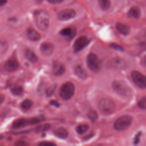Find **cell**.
I'll return each instance as SVG.
<instances>
[{
	"instance_id": "cell-8",
	"label": "cell",
	"mask_w": 146,
	"mask_h": 146,
	"mask_svg": "<svg viewBox=\"0 0 146 146\" xmlns=\"http://www.w3.org/2000/svg\"><path fill=\"white\" fill-rule=\"evenodd\" d=\"M76 12L74 9H67L60 11L58 15V18L60 21H67L75 17Z\"/></svg>"
},
{
	"instance_id": "cell-24",
	"label": "cell",
	"mask_w": 146,
	"mask_h": 146,
	"mask_svg": "<svg viewBox=\"0 0 146 146\" xmlns=\"http://www.w3.org/2000/svg\"><path fill=\"white\" fill-rule=\"evenodd\" d=\"M88 128H89V127L87 124H80L76 127V131L77 133H78L79 134H83L88 131Z\"/></svg>"
},
{
	"instance_id": "cell-33",
	"label": "cell",
	"mask_w": 146,
	"mask_h": 146,
	"mask_svg": "<svg viewBox=\"0 0 146 146\" xmlns=\"http://www.w3.org/2000/svg\"><path fill=\"white\" fill-rule=\"evenodd\" d=\"M110 47L112 48L115 49V50H117V51H123V47L121 46H120V45H119L117 44H116V43H112V44H111Z\"/></svg>"
},
{
	"instance_id": "cell-17",
	"label": "cell",
	"mask_w": 146,
	"mask_h": 146,
	"mask_svg": "<svg viewBox=\"0 0 146 146\" xmlns=\"http://www.w3.org/2000/svg\"><path fill=\"white\" fill-rule=\"evenodd\" d=\"M26 58L31 63H35L38 60V57L33 51L30 49H26L25 51Z\"/></svg>"
},
{
	"instance_id": "cell-6",
	"label": "cell",
	"mask_w": 146,
	"mask_h": 146,
	"mask_svg": "<svg viewBox=\"0 0 146 146\" xmlns=\"http://www.w3.org/2000/svg\"><path fill=\"white\" fill-rule=\"evenodd\" d=\"M87 64L92 71L98 72L100 69V62L98 56L94 53H90L88 55Z\"/></svg>"
},
{
	"instance_id": "cell-35",
	"label": "cell",
	"mask_w": 146,
	"mask_h": 146,
	"mask_svg": "<svg viewBox=\"0 0 146 146\" xmlns=\"http://www.w3.org/2000/svg\"><path fill=\"white\" fill-rule=\"evenodd\" d=\"M47 1L51 3L56 4V3H60L62 2L64 0H47Z\"/></svg>"
},
{
	"instance_id": "cell-39",
	"label": "cell",
	"mask_w": 146,
	"mask_h": 146,
	"mask_svg": "<svg viewBox=\"0 0 146 146\" xmlns=\"http://www.w3.org/2000/svg\"><path fill=\"white\" fill-rule=\"evenodd\" d=\"M143 64H144V66L145 67H146V55L144 57V59H143Z\"/></svg>"
},
{
	"instance_id": "cell-36",
	"label": "cell",
	"mask_w": 146,
	"mask_h": 146,
	"mask_svg": "<svg viewBox=\"0 0 146 146\" xmlns=\"http://www.w3.org/2000/svg\"><path fill=\"white\" fill-rule=\"evenodd\" d=\"M50 103L52 106H55V107H59V103L58 102L55 101V100H51V101L50 102Z\"/></svg>"
},
{
	"instance_id": "cell-32",
	"label": "cell",
	"mask_w": 146,
	"mask_h": 146,
	"mask_svg": "<svg viewBox=\"0 0 146 146\" xmlns=\"http://www.w3.org/2000/svg\"><path fill=\"white\" fill-rule=\"evenodd\" d=\"M38 146H57V145L52 142L44 141L39 143Z\"/></svg>"
},
{
	"instance_id": "cell-23",
	"label": "cell",
	"mask_w": 146,
	"mask_h": 146,
	"mask_svg": "<svg viewBox=\"0 0 146 146\" xmlns=\"http://www.w3.org/2000/svg\"><path fill=\"white\" fill-rule=\"evenodd\" d=\"M99 5L101 9L103 10H108L111 5V2L110 0H98Z\"/></svg>"
},
{
	"instance_id": "cell-19",
	"label": "cell",
	"mask_w": 146,
	"mask_h": 146,
	"mask_svg": "<svg viewBox=\"0 0 146 146\" xmlns=\"http://www.w3.org/2000/svg\"><path fill=\"white\" fill-rule=\"evenodd\" d=\"M54 135L60 139H65L68 136V132L65 128L60 127L54 131Z\"/></svg>"
},
{
	"instance_id": "cell-4",
	"label": "cell",
	"mask_w": 146,
	"mask_h": 146,
	"mask_svg": "<svg viewBox=\"0 0 146 146\" xmlns=\"http://www.w3.org/2000/svg\"><path fill=\"white\" fill-rule=\"evenodd\" d=\"M75 86L74 84L70 82L64 83L60 88L59 96L66 100L70 99L74 94Z\"/></svg>"
},
{
	"instance_id": "cell-28",
	"label": "cell",
	"mask_w": 146,
	"mask_h": 146,
	"mask_svg": "<svg viewBox=\"0 0 146 146\" xmlns=\"http://www.w3.org/2000/svg\"><path fill=\"white\" fill-rule=\"evenodd\" d=\"M33 102L30 99H25L21 104V107L24 110H29L31 107Z\"/></svg>"
},
{
	"instance_id": "cell-2",
	"label": "cell",
	"mask_w": 146,
	"mask_h": 146,
	"mask_svg": "<svg viewBox=\"0 0 146 146\" xmlns=\"http://www.w3.org/2000/svg\"><path fill=\"white\" fill-rule=\"evenodd\" d=\"M112 88L119 95L129 97L131 95V90L128 84L122 80H115L112 83Z\"/></svg>"
},
{
	"instance_id": "cell-40",
	"label": "cell",
	"mask_w": 146,
	"mask_h": 146,
	"mask_svg": "<svg viewBox=\"0 0 146 146\" xmlns=\"http://www.w3.org/2000/svg\"><path fill=\"white\" fill-rule=\"evenodd\" d=\"M35 1L38 3H40L42 2V0H35Z\"/></svg>"
},
{
	"instance_id": "cell-5",
	"label": "cell",
	"mask_w": 146,
	"mask_h": 146,
	"mask_svg": "<svg viewBox=\"0 0 146 146\" xmlns=\"http://www.w3.org/2000/svg\"><path fill=\"white\" fill-rule=\"evenodd\" d=\"M132 117L125 115L119 117L113 124L114 128L117 131H123L127 129L132 123Z\"/></svg>"
},
{
	"instance_id": "cell-9",
	"label": "cell",
	"mask_w": 146,
	"mask_h": 146,
	"mask_svg": "<svg viewBox=\"0 0 146 146\" xmlns=\"http://www.w3.org/2000/svg\"><path fill=\"white\" fill-rule=\"evenodd\" d=\"M19 67V62L15 57L12 56L4 64V68L8 72H14Z\"/></svg>"
},
{
	"instance_id": "cell-16",
	"label": "cell",
	"mask_w": 146,
	"mask_h": 146,
	"mask_svg": "<svg viewBox=\"0 0 146 146\" xmlns=\"http://www.w3.org/2000/svg\"><path fill=\"white\" fill-rule=\"evenodd\" d=\"M116 27L117 31L124 35H128L130 32V28L127 25H124L121 23H117L116 24Z\"/></svg>"
},
{
	"instance_id": "cell-7",
	"label": "cell",
	"mask_w": 146,
	"mask_h": 146,
	"mask_svg": "<svg viewBox=\"0 0 146 146\" xmlns=\"http://www.w3.org/2000/svg\"><path fill=\"white\" fill-rule=\"evenodd\" d=\"M131 78L135 84L140 88H146V76L137 71L131 72Z\"/></svg>"
},
{
	"instance_id": "cell-13",
	"label": "cell",
	"mask_w": 146,
	"mask_h": 146,
	"mask_svg": "<svg viewBox=\"0 0 146 146\" xmlns=\"http://www.w3.org/2000/svg\"><path fill=\"white\" fill-rule=\"evenodd\" d=\"M60 34L70 40L76 35V30L74 27H66L62 29L60 31Z\"/></svg>"
},
{
	"instance_id": "cell-15",
	"label": "cell",
	"mask_w": 146,
	"mask_h": 146,
	"mask_svg": "<svg viewBox=\"0 0 146 146\" xmlns=\"http://www.w3.org/2000/svg\"><path fill=\"white\" fill-rule=\"evenodd\" d=\"M29 124V120L27 119H19L15 120L13 124L12 127L14 128H19L28 125Z\"/></svg>"
},
{
	"instance_id": "cell-26",
	"label": "cell",
	"mask_w": 146,
	"mask_h": 146,
	"mask_svg": "<svg viewBox=\"0 0 146 146\" xmlns=\"http://www.w3.org/2000/svg\"><path fill=\"white\" fill-rule=\"evenodd\" d=\"M51 127L50 124H41L39 125L38 126L36 127L35 131L37 132H43L45 131L48 130V129H50Z\"/></svg>"
},
{
	"instance_id": "cell-27",
	"label": "cell",
	"mask_w": 146,
	"mask_h": 146,
	"mask_svg": "<svg viewBox=\"0 0 146 146\" xmlns=\"http://www.w3.org/2000/svg\"><path fill=\"white\" fill-rule=\"evenodd\" d=\"M87 116L90 119V120L92 121H95L97 120L98 115L97 112L94 110L90 111L87 113Z\"/></svg>"
},
{
	"instance_id": "cell-30",
	"label": "cell",
	"mask_w": 146,
	"mask_h": 146,
	"mask_svg": "<svg viewBox=\"0 0 146 146\" xmlns=\"http://www.w3.org/2000/svg\"><path fill=\"white\" fill-rule=\"evenodd\" d=\"M138 106L141 109H146V96L140 99L138 103Z\"/></svg>"
},
{
	"instance_id": "cell-25",
	"label": "cell",
	"mask_w": 146,
	"mask_h": 146,
	"mask_svg": "<svg viewBox=\"0 0 146 146\" xmlns=\"http://www.w3.org/2000/svg\"><path fill=\"white\" fill-rule=\"evenodd\" d=\"M11 93L16 96L20 95L23 92V88L20 86H14L11 89Z\"/></svg>"
},
{
	"instance_id": "cell-31",
	"label": "cell",
	"mask_w": 146,
	"mask_h": 146,
	"mask_svg": "<svg viewBox=\"0 0 146 146\" xmlns=\"http://www.w3.org/2000/svg\"><path fill=\"white\" fill-rule=\"evenodd\" d=\"M141 136V132H138L135 136L134 139H133V143L135 145H137L140 142V137Z\"/></svg>"
},
{
	"instance_id": "cell-21",
	"label": "cell",
	"mask_w": 146,
	"mask_h": 146,
	"mask_svg": "<svg viewBox=\"0 0 146 146\" xmlns=\"http://www.w3.org/2000/svg\"><path fill=\"white\" fill-rule=\"evenodd\" d=\"M75 74L80 79H84L87 78V74L86 71L80 66H78L75 68Z\"/></svg>"
},
{
	"instance_id": "cell-3",
	"label": "cell",
	"mask_w": 146,
	"mask_h": 146,
	"mask_svg": "<svg viewBox=\"0 0 146 146\" xmlns=\"http://www.w3.org/2000/svg\"><path fill=\"white\" fill-rule=\"evenodd\" d=\"M115 108V105L112 100L108 98L102 99L98 104V108L99 111L105 115H110L112 113Z\"/></svg>"
},
{
	"instance_id": "cell-34",
	"label": "cell",
	"mask_w": 146,
	"mask_h": 146,
	"mask_svg": "<svg viewBox=\"0 0 146 146\" xmlns=\"http://www.w3.org/2000/svg\"><path fill=\"white\" fill-rule=\"evenodd\" d=\"M15 146H30L29 144L25 141H17L15 144Z\"/></svg>"
},
{
	"instance_id": "cell-41",
	"label": "cell",
	"mask_w": 146,
	"mask_h": 146,
	"mask_svg": "<svg viewBox=\"0 0 146 146\" xmlns=\"http://www.w3.org/2000/svg\"><path fill=\"white\" fill-rule=\"evenodd\" d=\"M2 139H3V136H1V135H0V141H1Z\"/></svg>"
},
{
	"instance_id": "cell-12",
	"label": "cell",
	"mask_w": 146,
	"mask_h": 146,
	"mask_svg": "<svg viewBox=\"0 0 146 146\" xmlns=\"http://www.w3.org/2000/svg\"><path fill=\"white\" fill-rule=\"evenodd\" d=\"M40 52L44 56L50 55L54 51V46L49 42H43L40 46Z\"/></svg>"
},
{
	"instance_id": "cell-10",
	"label": "cell",
	"mask_w": 146,
	"mask_h": 146,
	"mask_svg": "<svg viewBox=\"0 0 146 146\" xmlns=\"http://www.w3.org/2000/svg\"><path fill=\"white\" fill-rule=\"evenodd\" d=\"M89 43L88 38L86 36H82L78 38L74 42V49L75 52H78L84 48Z\"/></svg>"
},
{
	"instance_id": "cell-20",
	"label": "cell",
	"mask_w": 146,
	"mask_h": 146,
	"mask_svg": "<svg viewBox=\"0 0 146 146\" xmlns=\"http://www.w3.org/2000/svg\"><path fill=\"white\" fill-rule=\"evenodd\" d=\"M111 64L113 67L118 68H122L124 67L125 66V61H124L122 59L117 58H116L112 59L111 62Z\"/></svg>"
},
{
	"instance_id": "cell-37",
	"label": "cell",
	"mask_w": 146,
	"mask_h": 146,
	"mask_svg": "<svg viewBox=\"0 0 146 146\" xmlns=\"http://www.w3.org/2000/svg\"><path fill=\"white\" fill-rule=\"evenodd\" d=\"M7 1V0H0V7L5 5Z\"/></svg>"
},
{
	"instance_id": "cell-38",
	"label": "cell",
	"mask_w": 146,
	"mask_h": 146,
	"mask_svg": "<svg viewBox=\"0 0 146 146\" xmlns=\"http://www.w3.org/2000/svg\"><path fill=\"white\" fill-rule=\"evenodd\" d=\"M4 100H5V97H4V96H3V95L0 94V104L3 102Z\"/></svg>"
},
{
	"instance_id": "cell-14",
	"label": "cell",
	"mask_w": 146,
	"mask_h": 146,
	"mask_svg": "<svg viewBox=\"0 0 146 146\" xmlns=\"http://www.w3.org/2000/svg\"><path fill=\"white\" fill-rule=\"evenodd\" d=\"M27 35L28 38L32 41L38 40L40 38L39 33L35 29L32 28H30L28 29L27 32Z\"/></svg>"
},
{
	"instance_id": "cell-1",
	"label": "cell",
	"mask_w": 146,
	"mask_h": 146,
	"mask_svg": "<svg viewBox=\"0 0 146 146\" xmlns=\"http://www.w3.org/2000/svg\"><path fill=\"white\" fill-rule=\"evenodd\" d=\"M36 24L38 29L44 31L49 25L50 16L46 10H39L35 14Z\"/></svg>"
},
{
	"instance_id": "cell-11",
	"label": "cell",
	"mask_w": 146,
	"mask_h": 146,
	"mask_svg": "<svg viewBox=\"0 0 146 146\" xmlns=\"http://www.w3.org/2000/svg\"><path fill=\"white\" fill-rule=\"evenodd\" d=\"M65 71L64 65L59 61H55L52 64V73L55 76L62 75Z\"/></svg>"
},
{
	"instance_id": "cell-22",
	"label": "cell",
	"mask_w": 146,
	"mask_h": 146,
	"mask_svg": "<svg viewBox=\"0 0 146 146\" xmlns=\"http://www.w3.org/2000/svg\"><path fill=\"white\" fill-rule=\"evenodd\" d=\"M44 120V117L43 115L37 116L36 117H34L29 119V124L31 125L36 124L37 123L42 122Z\"/></svg>"
},
{
	"instance_id": "cell-18",
	"label": "cell",
	"mask_w": 146,
	"mask_h": 146,
	"mask_svg": "<svg viewBox=\"0 0 146 146\" xmlns=\"http://www.w3.org/2000/svg\"><path fill=\"white\" fill-rule=\"evenodd\" d=\"M141 14L140 10L139 7L133 6L131 7L128 12V17L132 18H138L140 17Z\"/></svg>"
},
{
	"instance_id": "cell-29",
	"label": "cell",
	"mask_w": 146,
	"mask_h": 146,
	"mask_svg": "<svg viewBox=\"0 0 146 146\" xmlns=\"http://www.w3.org/2000/svg\"><path fill=\"white\" fill-rule=\"evenodd\" d=\"M56 84H52L46 90V94L47 97H50L54 94L56 89Z\"/></svg>"
}]
</instances>
